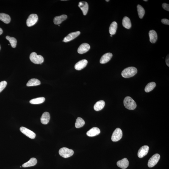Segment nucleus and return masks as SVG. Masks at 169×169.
I'll return each mask as SVG.
<instances>
[{"instance_id": "nucleus-23", "label": "nucleus", "mask_w": 169, "mask_h": 169, "mask_svg": "<svg viewBox=\"0 0 169 169\" xmlns=\"http://www.w3.org/2000/svg\"><path fill=\"white\" fill-rule=\"evenodd\" d=\"M0 20L4 22L5 23H10L11 18L9 15L7 14L1 13H0Z\"/></svg>"}, {"instance_id": "nucleus-29", "label": "nucleus", "mask_w": 169, "mask_h": 169, "mask_svg": "<svg viewBox=\"0 0 169 169\" xmlns=\"http://www.w3.org/2000/svg\"><path fill=\"white\" fill-rule=\"evenodd\" d=\"M6 38L7 40L9 41L11 46L13 48H15L16 47L17 41L16 39L15 38L7 36H6Z\"/></svg>"}, {"instance_id": "nucleus-7", "label": "nucleus", "mask_w": 169, "mask_h": 169, "mask_svg": "<svg viewBox=\"0 0 169 169\" xmlns=\"http://www.w3.org/2000/svg\"><path fill=\"white\" fill-rule=\"evenodd\" d=\"M160 158V156L159 154L153 155L148 160V167H154L158 163Z\"/></svg>"}, {"instance_id": "nucleus-14", "label": "nucleus", "mask_w": 169, "mask_h": 169, "mask_svg": "<svg viewBox=\"0 0 169 169\" xmlns=\"http://www.w3.org/2000/svg\"><path fill=\"white\" fill-rule=\"evenodd\" d=\"M129 164V161L126 158L118 161L117 162V166L123 169L127 168Z\"/></svg>"}, {"instance_id": "nucleus-39", "label": "nucleus", "mask_w": 169, "mask_h": 169, "mask_svg": "<svg viewBox=\"0 0 169 169\" xmlns=\"http://www.w3.org/2000/svg\"><path fill=\"white\" fill-rule=\"evenodd\" d=\"M112 35H110L111 37H112Z\"/></svg>"}, {"instance_id": "nucleus-26", "label": "nucleus", "mask_w": 169, "mask_h": 169, "mask_svg": "<svg viewBox=\"0 0 169 169\" xmlns=\"http://www.w3.org/2000/svg\"><path fill=\"white\" fill-rule=\"evenodd\" d=\"M45 98L44 97H40L33 99L30 101L29 102L31 104H41L45 101Z\"/></svg>"}, {"instance_id": "nucleus-1", "label": "nucleus", "mask_w": 169, "mask_h": 169, "mask_svg": "<svg viewBox=\"0 0 169 169\" xmlns=\"http://www.w3.org/2000/svg\"><path fill=\"white\" fill-rule=\"evenodd\" d=\"M137 69L134 67H129L124 69L122 73V76L125 78L132 77L137 73Z\"/></svg>"}, {"instance_id": "nucleus-13", "label": "nucleus", "mask_w": 169, "mask_h": 169, "mask_svg": "<svg viewBox=\"0 0 169 169\" xmlns=\"http://www.w3.org/2000/svg\"><path fill=\"white\" fill-rule=\"evenodd\" d=\"M78 6L82 11L84 15H87L88 10V4L87 2L84 1L80 2Z\"/></svg>"}, {"instance_id": "nucleus-31", "label": "nucleus", "mask_w": 169, "mask_h": 169, "mask_svg": "<svg viewBox=\"0 0 169 169\" xmlns=\"http://www.w3.org/2000/svg\"><path fill=\"white\" fill-rule=\"evenodd\" d=\"M7 84V82L5 81H3L0 82V93L5 88Z\"/></svg>"}, {"instance_id": "nucleus-36", "label": "nucleus", "mask_w": 169, "mask_h": 169, "mask_svg": "<svg viewBox=\"0 0 169 169\" xmlns=\"http://www.w3.org/2000/svg\"><path fill=\"white\" fill-rule=\"evenodd\" d=\"M143 1H148V0H144Z\"/></svg>"}, {"instance_id": "nucleus-37", "label": "nucleus", "mask_w": 169, "mask_h": 169, "mask_svg": "<svg viewBox=\"0 0 169 169\" xmlns=\"http://www.w3.org/2000/svg\"><path fill=\"white\" fill-rule=\"evenodd\" d=\"M106 2H108L109 1V0H108V1H107V0H106Z\"/></svg>"}, {"instance_id": "nucleus-6", "label": "nucleus", "mask_w": 169, "mask_h": 169, "mask_svg": "<svg viewBox=\"0 0 169 169\" xmlns=\"http://www.w3.org/2000/svg\"><path fill=\"white\" fill-rule=\"evenodd\" d=\"M38 20V16L36 14H31L29 15L26 21V24L28 27L35 25Z\"/></svg>"}, {"instance_id": "nucleus-18", "label": "nucleus", "mask_w": 169, "mask_h": 169, "mask_svg": "<svg viewBox=\"0 0 169 169\" xmlns=\"http://www.w3.org/2000/svg\"><path fill=\"white\" fill-rule=\"evenodd\" d=\"M149 35L150 38V41L152 43H154L156 42L158 39V35L155 31L153 30L150 31L149 32Z\"/></svg>"}, {"instance_id": "nucleus-5", "label": "nucleus", "mask_w": 169, "mask_h": 169, "mask_svg": "<svg viewBox=\"0 0 169 169\" xmlns=\"http://www.w3.org/2000/svg\"><path fill=\"white\" fill-rule=\"evenodd\" d=\"M123 136V132L120 128H117L114 131L111 139L112 141L117 142L122 138Z\"/></svg>"}, {"instance_id": "nucleus-22", "label": "nucleus", "mask_w": 169, "mask_h": 169, "mask_svg": "<svg viewBox=\"0 0 169 169\" xmlns=\"http://www.w3.org/2000/svg\"><path fill=\"white\" fill-rule=\"evenodd\" d=\"M122 25L126 29H130L131 26V20L130 19L126 16L124 17L122 21Z\"/></svg>"}, {"instance_id": "nucleus-20", "label": "nucleus", "mask_w": 169, "mask_h": 169, "mask_svg": "<svg viewBox=\"0 0 169 169\" xmlns=\"http://www.w3.org/2000/svg\"><path fill=\"white\" fill-rule=\"evenodd\" d=\"M37 159L35 158H31L28 162L23 164L22 166L24 167L33 166L37 164Z\"/></svg>"}, {"instance_id": "nucleus-3", "label": "nucleus", "mask_w": 169, "mask_h": 169, "mask_svg": "<svg viewBox=\"0 0 169 169\" xmlns=\"http://www.w3.org/2000/svg\"><path fill=\"white\" fill-rule=\"evenodd\" d=\"M29 58L31 62L35 64H41L44 61L43 56L40 55H37V53L34 52L31 53Z\"/></svg>"}, {"instance_id": "nucleus-4", "label": "nucleus", "mask_w": 169, "mask_h": 169, "mask_svg": "<svg viewBox=\"0 0 169 169\" xmlns=\"http://www.w3.org/2000/svg\"><path fill=\"white\" fill-rule=\"evenodd\" d=\"M59 154L64 158H68L73 155L74 152L73 150L67 148H62L59 150Z\"/></svg>"}, {"instance_id": "nucleus-28", "label": "nucleus", "mask_w": 169, "mask_h": 169, "mask_svg": "<svg viewBox=\"0 0 169 169\" xmlns=\"http://www.w3.org/2000/svg\"><path fill=\"white\" fill-rule=\"evenodd\" d=\"M85 124V122L83 119L81 117H78L76 119L75 126L76 128H80L82 127Z\"/></svg>"}, {"instance_id": "nucleus-25", "label": "nucleus", "mask_w": 169, "mask_h": 169, "mask_svg": "<svg viewBox=\"0 0 169 169\" xmlns=\"http://www.w3.org/2000/svg\"><path fill=\"white\" fill-rule=\"evenodd\" d=\"M41 83L40 81L38 79H32L28 81L26 85L27 87L37 86L40 85Z\"/></svg>"}, {"instance_id": "nucleus-30", "label": "nucleus", "mask_w": 169, "mask_h": 169, "mask_svg": "<svg viewBox=\"0 0 169 169\" xmlns=\"http://www.w3.org/2000/svg\"><path fill=\"white\" fill-rule=\"evenodd\" d=\"M137 10L139 18L142 19L145 13V11L143 7L140 5L137 6Z\"/></svg>"}, {"instance_id": "nucleus-12", "label": "nucleus", "mask_w": 169, "mask_h": 169, "mask_svg": "<svg viewBox=\"0 0 169 169\" xmlns=\"http://www.w3.org/2000/svg\"><path fill=\"white\" fill-rule=\"evenodd\" d=\"M88 61L85 59H82L78 62L75 65V69L79 70H82L87 65Z\"/></svg>"}, {"instance_id": "nucleus-21", "label": "nucleus", "mask_w": 169, "mask_h": 169, "mask_svg": "<svg viewBox=\"0 0 169 169\" xmlns=\"http://www.w3.org/2000/svg\"><path fill=\"white\" fill-rule=\"evenodd\" d=\"M105 101L103 100H100L95 103L94 106V109L95 111H98L101 110L105 106Z\"/></svg>"}, {"instance_id": "nucleus-34", "label": "nucleus", "mask_w": 169, "mask_h": 169, "mask_svg": "<svg viewBox=\"0 0 169 169\" xmlns=\"http://www.w3.org/2000/svg\"><path fill=\"white\" fill-rule=\"evenodd\" d=\"M166 63L167 65L168 66V67L169 66V55H167L166 58Z\"/></svg>"}, {"instance_id": "nucleus-2", "label": "nucleus", "mask_w": 169, "mask_h": 169, "mask_svg": "<svg viewBox=\"0 0 169 169\" xmlns=\"http://www.w3.org/2000/svg\"><path fill=\"white\" fill-rule=\"evenodd\" d=\"M123 102L125 107L130 110H134L137 107L135 101L130 97H126L124 100Z\"/></svg>"}, {"instance_id": "nucleus-15", "label": "nucleus", "mask_w": 169, "mask_h": 169, "mask_svg": "<svg viewBox=\"0 0 169 169\" xmlns=\"http://www.w3.org/2000/svg\"><path fill=\"white\" fill-rule=\"evenodd\" d=\"M112 53H106L102 56L100 60V63L104 64L109 62L111 60L112 56Z\"/></svg>"}, {"instance_id": "nucleus-33", "label": "nucleus", "mask_w": 169, "mask_h": 169, "mask_svg": "<svg viewBox=\"0 0 169 169\" xmlns=\"http://www.w3.org/2000/svg\"><path fill=\"white\" fill-rule=\"evenodd\" d=\"M161 22L164 24L166 25H169V20L167 19H162L161 20Z\"/></svg>"}, {"instance_id": "nucleus-38", "label": "nucleus", "mask_w": 169, "mask_h": 169, "mask_svg": "<svg viewBox=\"0 0 169 169\" xmlns=\"http://www.w3.org/2000/svg\"><path fill=\"white\" fill-rule=\"evenodd\" d=\"M1 45H0V50H1Z\"/></svg>"}, {"instance_id": "nucleus-9", "label": "nucleus", "mask_w": 169, "mask_h": 169, "mask_svg": "<svg viewBox=\"0 0 169 169\" xmlns=\"http://www.w3.org/2000/svg\"><path fill=\"white\" fill-rule=\"evenodd\" d=\"M149 147L147 145H144L141 147L138 152L137 155L139 158H143L148 154Z\"/></svg>"}, {"instance_id": "nucleus-16", "label": "nucleus", "mask_w": 169, "mask_h": 169, "mask_svg": "<svg viewBox=\"0 0 169 169\" xmlns=\"http://www.w3.org/2000/svg\"><path fill=\"white\" fill-rule=\"evenodd\" d=\"M100 130L99 128L96 127H94L87 131V135L89 137H94L98 135L100 133Z\"/></svg>"}, {"instance_id": "nucleus-10", "label": "nucleus", "mask_w": 169, "mask_h": 169, "mask_svg": "<svg viewBox=\"0 0 169 169\" xmlns=\"http://www.w3.org/2000/svg\"><path fill=\"white\" fill-rule=\"evenodd\" d=\"M80 33V32L79 31L70 33L64 38L63 41L65 42H69L76 38Z\"/></svg>"}, {"instance_id": "nucleus-27", "label": "nucleus", "mask_w": 169, "mask_h": 169, "mask_svg": "<svg viewBox=\"0 0 169 169\" xmlns=\"http://www.w3.org/2000/svg\"><path fill=\"white\" fill-rule=\"evenodd\" d=\"M156 86V83L152 82L149 83L146 86L145 91L146 92H149L152 90Z\"/></svg>"}, {"instance_id": "nucleus-8", "label": "nucleus", "mask_w": 169, "mask_h": 169, "mask_svg": "<svg viewBox=\"0 0 169 169\" xmlns=\"http://www.w3.org/2000/svg\"><path fill=\"white\" fill-rule=\"evenodd\" d=\"M20 131L23 134H25L28 137L31 139H34L36 136V134L33 131L31 130L28 129V128L24 127H21L20 128Z\"/></svg>"}, {"instance_id": "nucleus-19", "label": "nucleus", "mask_w": 169, "mask_h": 169, "mask_svg": "<svg viewBox=\"0 0 169 169\" xmlns=\"http://www.w3.org/2000/svg\"><path fill=\"white\" fill-rule=\"evenodd\" d=\"M67 18V16L65 15L56 16L54 19V23L55 25H59L63 21L66 20Z\"/></svg>"}, {"instance_id": "nucleus-32", "label": "nucleus", "mask_w": 169, "mask_h": 169, "mask_svg": "<svg viewBox=\"0 0 169 169\" xmlns=\"http://www.w3.org/2000/svg\"><path fill=\"white\" fill-rule=\"evenodd\" d=\"M162 7L165 10L169 11V4L166 3H164L162 4Z\"/></svg>"}, {"instance_id": "nucleus-17", "label": "nucleus", "mask_w": 169, "mask_h": 169, "mask_svg": "<svg viewBox=\"0 0 169 169\" xmlns=\"http://www.w3.org/2000/svg\"><path fill=\"white\" fill-rule=\"evenodd\" d=\"M50 119V113L47 112H45L42 114L41 117V122L43 124H47L49 122Z\"/></svg>"}, {"instance_id": "nucleus-24", "label": "nucleus", "mask_w": 169, "mask_h": 169, "mask_svg": "<svg viewBox=\"0 0 169 169\" xmlns=\"http://www.w3.org/2000/svg\"><path fill=\"white\" fill-rule=\"evenodd\" d=\"M117 28V24L116 22H112L110 25L109 29V32L111 35H114L116 34Z\"/></svg>"}, {"instance_id": "nucleus-11", "label": "nucleus", "mask_w": 169, "mask_h": 169, "mask_svg": "<svg viewBox=\"0 0 169 169\" xmlns=\"http://www.w3.org/2000/svg\"><path fill=\"white\" fill-rule=\"evenodd\" d=\"M90 48V45L86 43L82 44L78 48L77 50L78 52L80 54H84L88 51Z\"/></svg>"}, {"instance_id": "nucleus-35", "label": "nucleus", "mask_w": 169, "mask_h": 169, "mask_svg": "<svg viewBox=\"0 0 169 169\" xmlns=\"http://www.w3.org/2000/svg\"><path fill=\"white\" fill-rule=\"evenodd\" d=\"M3 32V31L2 30V29L1 28H0V35H1V34H2Z\"/></svg>"}]
</instances>
